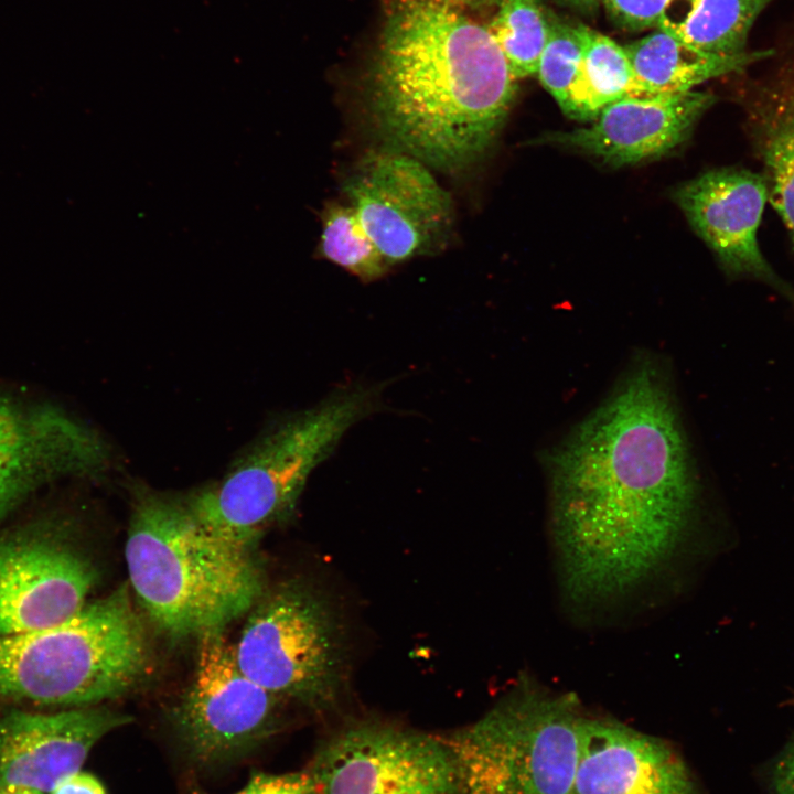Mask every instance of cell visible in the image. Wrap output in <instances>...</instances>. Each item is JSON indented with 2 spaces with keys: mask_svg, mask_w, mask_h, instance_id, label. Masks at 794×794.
<instances>
[{
  "mask_svg": "<svg viewBox=\"0 0 794 794\" xmlns=\"http://www.w3.org/2000/svg\"><path fill=\"white\" fill-rule=\"evenodd\" d=\"M310 772L316 794H462L446 738L371 718L329 734Z\"/></svg>",
  "mask_w": 794,
  "mask_h": 794,
  "instance_id": "ba28073f",
  "label": "cell"
},
{
  "mask_svg": "<svg viewBox=\"0 0 794 794\" xmlns=\"http://www.w3.org/2000/svg\"><path fill=\"white\" fill-rule=\"evenodd\" d=\"M571 794H699L666 741L620 721L582 717Z\"/></svg>",
  "mask_w": 794,
  "mask_h": 794,
  "instance_id": "9a60e30c",
  "label": "cell"
},
{
  "mask_svg": "<svg viewBox=\"0 0 794 794\" xmlns=\"http://www.w3.org/2000/svg\"><path fill=\"white\" fill-rule=\"evenodd\" d=\"M487 26L441 0H390L368 78L388 148L447 172L484 157L517 90Z\"/></svg>",
  "mask_w": 794,
  "mask_h": 794,
  "instance_id": "7a4b0ae2",
  "label": "cell"
},
{
  "mask_svg": "<svg viewBox=\"0 0 794 794\" xmlns=\"http://www.w3.org/2000/svg\"><path fill=\"white\" fill-rule=\"evenodd\" d=\"M773 0H669L657 26L706 53L745 52L749 32Z\"/></svg>",
  "mask_w": 794,
  "mask_h": 794,
  "instance_id": "d6986e66",
  "label": "cell"
},
{
  "mask_svg": "<svg viewBox=\"0 0 794 794\" xmlns=\"http://www.w3.org/2000/svg\"><path fill=\"white\" fill-rule=\"evenodd\" d=\"M130 721L127 715L92 706L0 715V786H24L47 794L60 781L81 771L97 741Z\"/></svg>",
  "mask_w": 794,
  "mask_h": 794,
  "instance_id": "5bb4252c",
  "label": "cell"
},
{
  "mask_svg": "<svg viewBox=\"0 0 794 794\" xmlns=\"http://www.w3.org/2000/svg\"><path fill=\"white\" fill-rule=\"evenodd\" d=\"M715 99L694 89L625 97L603 108L592 125L555 132L541 141L580 150L612 165L634 164L680 144Z\"/></svg>",
  "mask_w": 794,
  "mask_h": 794,
  "instance_id": "2e32d148",
  "label": "cell"
},
{
  "mask_svg": "<svg viewBox=\"0 0 794 794\" xmlns=\"http://www.w3.org/2000/svg\"><path fill=\"white\" fill-rule=\"evenodd\" d=\"M90 560L61 529L40 526L0 538V636L57 624L78 612L94 588Z\"/></svg>",
  "mask_w": 794,
  "mask_h": 794,
  "instance_id": "7c38bea8",
  "label": "cell"
},
{
  "mask_svg": "<svg viewBox=\"0 0 794 794\" xmlns=\"http://www.w3.org/2000/svg\"><path fill=\"white\" fill-rule=\"evenodd\" d=\"M379 406V389L353 385L281 418L249 442L224 476L186 494L196 517L227 543L251 551L288 521L313 469L354 423Z\"/></svg>",
  "mask_w": 794,
  "mask_h": 794,
  "instance_id": "277c9868",
  "label": "cell"
},
{
  "mask_svg": "<svg viewBox=\"0 0 794 794\" xmlns=\"http://www.w3.org/2000/svg\"><path fill=\"white\" fill-rule=\"evenodd\" d=\"M462 11L466 10H484L498 3V0H441Z\"/></svg>",
  "mask_w": 794,
  "mask_h": 794,
  "instance_id": "83f0119b",
  "label": "cell"
},
{
  "mask_svg": "<svg viewBox=\"0 0 794 794\" xmlns=\"http://www.w3.org/2000/svg\"><path fill=\"white\" fill-rule=\"evenodd\" d=\"M550 532L567 599L602 605L678 558L699 478L662 363L642 356L547 452Z\"/></svg>",
  "mask_w": 794,
  "mask_h": 794,
  "instance_id": "6da1fadb",
  "label": "cell"
},
{
  "mask_svg": "<svg viewBox=\"0 0 794 794\" xmlns=\"http://www.w3.org/2000/svg\"><path fill=\"white\" fill-rule=\"evenodd\" d=\"M125 558L138 603L174 640L224 632L265 592L251 551L211 532L185 495L141 482L131 484Z\"/></svg>",
  "mask_w": 794,
  "mask_h": 794,
  "instance_id": "3957f363",
  "label": "cell"
},
{
  "mask_svg": "<svg viewBox=\"0 0 794 794\" xmlns=\"http://www.w3.org/2000/svg\"><path fill=\"white\" fill-rule=\"evenodd\" d=\"M770 791L771 794H794V738L772 768Z\"/></svg>",
  "mask_w": 794,
  "mask_h": 794,
  "instance_id": "484cf974",
  "label": "cell"
},
{
  "mask_svg": "<svg viewBox=\"0 0 794 794\" xmlns=\"http://www.w3.org/2000/svg\"><path fill=\"white\" fill-rule=\"evenodd\" d=\"M280 697L246 676L224 632L198 639L191 682L173 711L189 757L201 765L237 759L279 725Z\"/></svg>",
  "mask_w": 794,
  "mask_h": 794,
  "instance_id": "9c48e42d",
  "label": "cell"
},
{
  "mask_svg": "<svg viewBox=\"0 0 794 794\" xmlns=\"http://www.w3.org/2000/svg\"><path fill=\"white\" fill-rule=\"evenodd\" d=\"M125 583L49 627L0 636V698L88 707L135 688L149 664Z\"/></svg>",
  "mask_w": 794,
  "mask_h": 794,
  "instance_id": "5b68a950",
  "label": "cell"
},
{
  "mask_svg": "<svg viewBox=\"0 0 794 794\" xmlns=\"http://www.w3.org/2000/svg\"><path fill=\"white\" fill-rule=\"evenodd\" d=\"M669 0H602L610 18L619 26L641 31L657 26Z\"/></svg>",
  "mask_w": 794,
  "mask_h": 794,
  "instance_id": "cb8c5ba5",
  "label": "cell"
},
{
  "mask_svg": "<svg viewBox=\"0 0 794 794\" xmlns=\"http://www.w3.org/2000/svg\"><path fill=\"white\" fill-rule=\"evenodd\" d=\"M580 13L591 14L599 8L602 0H556Z\"/></svg>",
  "mask_w": 794,
  "mask_h": 794,
  "instance_id": "f1b7e54d",
  "label": "cell"
},
{
  "mask_svg": "<svg viewBox=\"0 0 794 794\" xmlns=\"http://www.w3.org/2000/svg\"><path fill=\"white\" fill-rule=\"evenodd\" d=\"M234 645L240 670L262 688L314 711L333 709L346 672L343 625L314 584L285 581L258 599Z\"/></svg>",
  "mask_w": 794,
  "mask_h": 794,
  "instance_id": "52a82bcc",
  "label": "cell"
},
{
  "mask_svg": "<svg viewBox=\"0 0 794 794\" xmlns=\"http://www.w3.org/2000/svg\"><path fill=\"white\" fill-rule=\"evenodd\" d=\"M47 794H106V792L95 776L78 771L60 781Z\"/></svg>",
  "mask_w": 794,
  "mask_h": 794,
  "instance_id": "4316f807",
  "label": "cell"
},
{
  "mask_svg": "<svg viewBox=\"0 0 794 794\" xmlns=\"http://www.w3.org/2000/svg\"><path fill=\"white\" fill-rule=\"evenodd\" d=\"M583 50L564 112L594 120L608 105L645 95L624 50L610 37L581 23Z\"/></svg>",
  "mask_w": 794,
  "mask_h": 794,
  "instance_id": "ffe728a7",
  "label": "cell"
},
{
  "mask_svg": "<svg viewBox=\"0 0 794 794\" xmlns=\"http://www.w3.org/2000/svg\"><path fill=\"white\" fill-rule=\"evenodd\" d=\"M112 459L105 438L62 408L0 393V522L43 485L104 476Z\"/></svg>",
  "mask_w": 794,
  "mask_h": 794,
  "instance_id": "8fae6325",
  "label": "cell"
},
{
  "mask_svg": "<svg viewBox=\"0 0 794 794\" xmlns=\"http://www.w3.org/2000/svg\"><path fill=\"white\" fill-rule=\"evenodd\" d=\"M675 194L695 232L729 275L763 282L794 301L793 288L773 270L758 243L769 198L764 174L739 168L715 169L686 182Z\"/></svg>",
  "mask_w": 794,
  "mask_h": 794,
  "instance_id": "4fadbf2b",
  "label": "cell"
},
{
  "mask_svg": "<svg viewBox=\"0 0 794 794\" xmlns=\"http://www.w3.org/2000/svg\"><path fill=\"white\" fill-rule=\"evenodd\" d=\"M487 29L517 79L537 74L549 32L548 12L538 0H498Z\"/></svg>",
  "mask_w": 794,
  "mask_h": 794,
  "instance_id": "44dd1931",
  "label": "cell"
},
{
  "mask_svg": "<svg viewBox=\"0 0 794 794\" xmlns=\"http://www.w3.org/2000/svg\"><path fill=\"white\" fill-rule=\"evenodd\" d=\"M320 249L324 257L364 280L380 277L388 265L350 204H330L323 211Z\"/></svg>",
  "mask_w": 794,
  "mask_h": 794,
  "instance_id": "7402d4cb",
  "label": "cell"
},
{
  "mask_svg": "<svg viewBox=\"0 0 794 794\" xmlns=\"http://www.w3.org/2000/svg\"><path fill=\"white\" fill-rule=\"evenodd\" d=\"M548 20L549 32L537 75L564 111L582 55L581 23L566 21L554 13L548 14Z\"/></svg>",
  "mask_w": 794,
  "mask_h": 794,
  "instance_id": "603a6c76",
  "label": "cell"
},
{
  "mask_svg": "<svg viewBox=\"0 0 794 794\" xmlns=\"http://www.w3.org/2000/svg\"><path fill=\"white\" fill-rule=\"evenodd\" d=\"M234 794H316V786L310 770L283 774L256 773Z\"/></svg>",
  "mask_w": 794,
  "mask_h": 794,
  "instance_id": "d4e9b609",
  "label": "cell"
},
{
  "mask_svg": "<svg viewBox=\"0 0 794 794\" xmlns=\"http://www.w3.org/2000/svg\"><path fill=\"white\" fill-rule=\"evenodd\" d=\"M0 794H44L37 790L24 787V786H17V785H8V786H0Z\"/></svg>",
  "mask_w": 794,
  "mask_h": 794,
  "instance_id": "f546056e",
  "label": "cell"
},
{
  "mask_svg": "<svg viewBox=\"0 0 794 794\" xmlns=\"http://www.w3.org/2000/svg\"><path fill=\"white\" fill-rule=\"evenodd\" d=\"M582 717L576 697L519 682L446 738L462 794H571Z\"/></svg>",
  "mask_w": 794,
  "mask_h": 794,
  "instance_id": "8992f818",
  "label": "cell"
},
{
  "mask_svg": "<svg viewBox=\"0 0 794 794\" xmlns=\"http://www.w3.org/2000/svg\"><path fill=\"white\" fill-rule=\"evenodd\" d=\"M763 90L753 105V132L765 164L769 197L794 244V72Z\"/></svg>",
  "mask_w": 794,
  "mask_h": 794,
  "instance_id": "ac0fdd59",
  "label": "cell"
},
{
  "mask_svg": "<svg viewBox=\"0 0 794 794\" xmlns=\"http://www.w3.org/2000/svg\"><path fill=\"white\" fill-rule=\"evenodd\" d=\"M624 50L645 95L693 90L709 79L739 73L773 53L766 50L738 55L710 54L659 29L624 45Z\"/></svg>",
  "mask_w": 794,
  "mask_h": 794,
  "instance_id": "e0dca14e",
  "label": "cell"
},
{
  "mask_svg": "<svg viewBox=\"0 0 794 794\" xmlns=\"http://www.w3.org/2000/svg\"><path fill=\"white\" fill-rule=\"evenodd\" d=\"M1 715V713H0Z\"/></svg>",
  "mask_w": 794,
  "mask_h": 794,
  "instance_id": "4dcf8cb0",
  "label": "cell"
},
{
  "mask_svg": "<svg viewBox=\"0 0 794 794\" xmlns=\"http://www.w3.org/2000/svg\"><path fill=\"white\" fill-rule=\"evenodd\" d=\"M348 204L388 264L429 255L448 240L449 194L420 160L391 148L371 150L343 184Z\"/></svg>",
  "mask_w": 794,
  "mask_h": 794,
  "instance_id": "30bf717a",
  "label": "cell"
}]
</instances>
